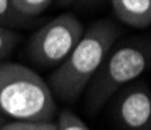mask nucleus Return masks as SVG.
Masks as SVG:
<instances>
[{
    "mask_svg": "<svg viewBox=\"0 0 151 130\" xmlns=\"http://www.w3.org/2000/svg\"><path fill=\"white\" fill-rule=\"evenodd\" d=\"M120 35L121 28L112 21L106 19L90 24L68 58L52 72L49 78L52 94L65 102L79 99Z\"/></svg>",
    "mask_w": 151,
    "mask_h": 130,
    "instance_id": "obj_1",
    "label": "nucleus"
},
{
    "mask_svg": "<svg viewBox=\"0 0 151 130\" xmlns=\"http://www.w3.org/2000/svg\"><path fill=\"white\" fill-rule=\"evenodd\" d=\"M57 104L49 85L24 64L0 63V114L19 122H52Z\"/></svg>",
    "mask_w": 151,
    "mask_h": 130,
    "instance_id": "obj_2",
    "label": "nucleus"
},
{
    "mask_svg": "<svg viewBox=\"0 0 151 130\" xmlns=\"http://www.w3.org/2000/svg\"><path fill=\"white\" fill-rule=\"evenodd\" d=\"M106 0H57L60 6H77V8H94Z\"/></svg>",
    "mask_w": 151,
    "mask_h": 130,
    "instance_id": "obj_12",
    "label": "nucleus"
},
{
    "mask_svg": "<svg viewBox=\"0 0 151 130\" xmlns=\"http://www.w3.org/2000/svg\"><path fill=\"white\" fill-rule=\"evenodd\" d=\"M17 13H21L25 17L35 19L41 13H44L52 5L54 0H11Z\"/></svg>",
    "mask_w": 151,
    "mask_h": 130,
    "instance_id": "obj_8",
    "label": "nucleus"
},
{
    "mask_svg": "<svg viewBox=\"0 0 151 130\" xmlns=\"http://www.w3.org/2000/svg\"><path fill=\"white\" fill-rule=\"evenodd\" d=\"M35 19L32 17H25L21 13H17V10L14 8L11 0H0V25L2 27H24L28 25L30 22Z\"/></svg>",
    "mask_w": 151,
    "mask_h": 130,
    "instance_id": "obj_7",
    "label": "nucleus"
},
{
    "mask_svg": "<svg viewBox=\"0 0 151 130\" xmlns=\"http://www.w3.org/2000/svg\"><path fill=\"white\" fill-rule=\"evenodd\" d=\"M2 125H3V116L0 114V127H2Z\"/></svg>",
    "mask_w": 151,
    "mask_h": 130,
    "instance_id": "obj_13",
    "label": "nucleus"
},
{
    "mask_svg": "<svg viewBox=\"0 0 151 130\" xmlns=\"http://www.w3.org/2000/svg\"><path fill=\"white\" fill-rule=\"evenodd\" d=\"M110 5L121 24L137 30L151 25V0H110Z\"/></svg>",
    "mask_w": 151,
    "mask_h": 130,
    "instance_id": "obj_6",
    "label": "nucleus"
},
{
    "mask_svg": "<svg viewBox=\"0 0 151 130\" xmlns=\"http://www.w3.org/2000/svg\"><path fill=\"white\" fill-rule=\"evenodd\" d=\"M151 67V39L137 38L110 50L85 90V104L96 114L121 88Z\"/></svg>",
    "mask_w": 151,
    "mask_h": 130,
    "instance_id": "obj_3",
    "label": "nucleus"
},
{
    "mask_svg": "<svg viewBox=\"0 0 151 130\" xmlns=\"http://www.w3.org/2000/svg\"><path fill=\"white\" fill-rule=\"evenodd\" d=\"M123 130H151V90L145 82H132L116 92L113 105Z\"/></svg>",
    "mask_w": 151,
    "mask_h": 130,
    "instance_id": "obj_5",
    "label": "nucleus"
},
{
    "mask_svg": "<svg viewBox=\"0 0 151 130\" xmlns=\"http://www.w3.org/2000/svg\"><path fill=\"white\" fill-rule=\"evenodd\" d=\"M55 124L57 130H90L87 124L71 111H61Z\"/></svg>",
    "mask_w": 151,
    "mask_h": 130,
    "instance_id": "obj_10",
    "label": "nucleus"
},
{
    "mask_svg": "<svg viewBox=\"0 0 151 130\" xmlns=\"http://www.w3.org/2000/svg\"><path fill=\"white\" fill-rule=\"evenodd\" d=\"M0 130H57L54 122H19L14 121L11 124H3Z\"/></svg>",
    "mask_w": 151,
    "mask_h": 130,
    "instance_id": "obj_11",
    "label": "nucleus"
},
{
    "mask_svg": "<svg viewBox=\"0 0 151 130\" xmlns=\"http://www.w3.org/2000/svg\"><path fill=\"white\" fill-rule=\"evenodd\" d=\"M83 31L85 28L77 17L69 13H63L30 36L25 52L38 66H60L77 45Z\"/></svg>",
    "mask_w": 151,
    "mask_h": 130,
    "instance_id": "obj_4",
    "label": "nucleus"
},
{
    "mask_svg": "<svg viewBox=\"0 0 151 130\" xmlns=\"http://www.w3.org/2000/svg\"><path fill=\"white\" fill-rule=\"evenodd\" d=\"M19 41H21V35L17 31L0 25V63L5 61V58L13 52Z\"/></svg>",
    "mask_w": 151,
    "mask_h": 130,
    "instance_id": "obj_9",
    "label": "nucleus"
}]
</instances>
